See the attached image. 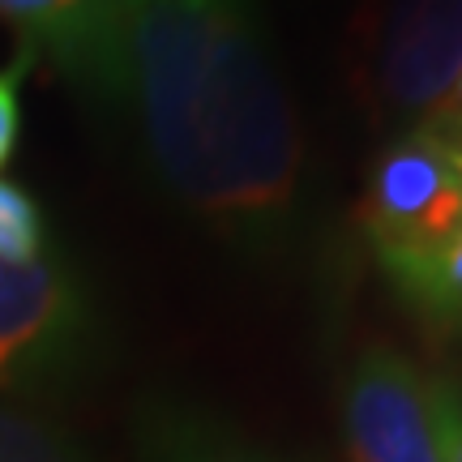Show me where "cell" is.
I'll return each mask as SVG.
<instances>
[{
  "label": "cell",
  "instance_id": "obj_1",
  "mask_svg": "<svg viewBox=\"0 0 462 462\" xmlns=\"http://www.w3.org/2000/svg\"><path fill=\"white\" fill-rule=\"evenodd\" d=\"M116 103L163 189L270 253L300 201V133L253 0H116Z\"/></svg>",
  "mask_w": 462,
  "mask_h": 462
},
{
  "label": "cell",
  "instance_id": "obj_11",
  "mask_svg": "<svg viewBox=\"0 0 462 462\" xmlns=\"http://www.w3.org/2000/svg\"><path fill=\"white\" fill-rule=\"evenodd\" d=\"M429 390H432L437 441H441V462H462V385L429 381Z\"/></svg>",
  "mask_w": 462,
  "mask_h": 462
},
{
  "label": "cell",
  "instance_id": "obj_3",
  "mask_svg": "<svg viewBox=\"0 0 462 462\" xmlns=\"http://www.w3.org/2000/svg\"><path fill=\"white\" fill-rule=\"evenodd\" d=\"M95 351V317L60 262H0V390H60Z\"/></svg>",
  "mask_w": 462,
  "mask_h": 462
},
{
  "label": "cell",
  "instance_id": "obj_13",
  "mask_svg": "<svg viewBox=\"0 0 462 462\" xmlns=\"http://www.w3.org/2000/svg\"><path fill=\"white\" fill-rule=\"evenodd\" d=\"M437 116H449V120H462V73H458V82H454V90H449V99L441 103V112Z\"/></svg>",
  "mask_w": 462,
  "mask_h": 462
},
{
  "label": "cell",
  "instance_id": "obj_12",
  "mask_svg": "<svg viewBox=\"0 0 462 462\" xmlns=\"http://www.w3.org/2000/svg\"><path fill=\"white\" fill-rule=\"evenodd\" d=\"M31 56H17L9 69H0V167L9 163V154L17 146V129H22V103H17V86L26 78V69H31Z\"/></svg>",
  "mask_w": 462,
  "mask_h": 462
},
{
  "label": "cell",
  "instance_id": "obj_9",
  "mask_svg": "<svg viewBox=\"0 0 462 462\" xmlns=\"http://www.w3.org/2000/svg\"><path fill=\"white\" fill-rule=\"evenodd\" d=\"M0 462H90V454L51 420L0 402Z\"/></svg>",
  "mask_w": 462,
  "mask_h": 462
},
{
  "label": "cell",
  "instance_id": "obj_6",
  "mask_svg": "<svg viewBox=\"0 0 462 462\" xmlns=\"http://www.w3.org/2000/svg\"><path fill=\"white\" fill-rule=\"evenodd\" d=\"M26 51H43L90 95L116 103V0H0Z\"/></svg>",
  "mask_w": 462,
  "mask_h": 462
},
{
  "label": "cell",
  "instance_id": "obj_8",
  "mask_svg": "<svg viewBox=\"0 0 462 462\" xmlns=\"http://www.w3.org/2000/svg\"><path fill=\"white\" fill-rule=\"evenodd\" d=\"M390 282H394L398 296L407 300L432 330L462 334V236L441 257H432L429 265L407 270V274H398Z\"/></svg>",
  "mask_w": 462,
  "mask_h": 462
},
{
  "label": "cell",
  "instance_id": "obj_10",
  "mask_svg": "<svg viewBox=\"0 0 462 462\" xmlns=\"http://www.w3.org/2000/svg\"><path fill=\"white\" fill-rule=\"evenodd\" d=\"M43 245H48V223L39 201L26 189L0 180V262L31 265L43 257Z\"/></svg>",
  "mask_w": 462,
  "mask_h": 462
},
{
  "label": "cell",
  "instance_id": "obj_4",
  "mask_svg": "<svg viewBox=\"0 0 462 462\" xmlns=\"http://www.w3.org/2000/svg\"><path fill=\"white\" fill-rule=\"evenodd\" d=\"M351 462H441L429 377L390 346H368L343 390Z\"/></svg>",
  "mask_w": 462,
  "mask_h": 462
},
{
  "label": "cell",
  "instance_id": "obj_2",
  "mask_svg": "<svg viewBox=\"0 0 462 462\" xmlns=\"http://www.w3.org/2000/svg\"><path fill=\"white\" fill-rule=\"evenodd\" d=\"M385 279L429 265L462 236V125L429 116L377 154L360 206Z\"/></svg>",
  "mask_w": 462,
  "mask_h": 462
},
{
  "label": "cell",
  "instance_id": "obj_5",
  "mask_svg": "<svg viewBox=\"0 0 462 462\" xmlns=\"http://www.w3.org/2000/svg\"><path fill=\"white\" fill-rule=\"evenodd\" d=\"M462 73V0H394L377 51L381 103L407 129L441 112Z\"/></svg>",
  "mask_w": 462,
  "mask_h": 462
},
{
  "label": "cell",
  "instance_id": "obj_7",
  "mask_svg": "<svg viewBox=\"0 0 462 462\" xmlns=\"http://www.w3.org/2000/svg\"><path fill=\"white\" fill-rule=\"evenodd\" d=\"M133 441L142 462H291L248 441L227 420L198 411L189 402L154 398L133 415Z\"/></svg>",
  "mask_w": 462,
  "mask_h": 462
}]
</instances>
